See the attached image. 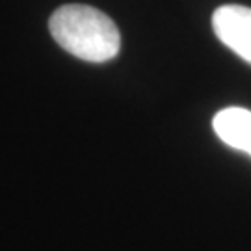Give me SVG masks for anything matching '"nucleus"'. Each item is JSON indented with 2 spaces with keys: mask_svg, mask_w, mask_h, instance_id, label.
<instances>
[{
  "mask_svg": "<svg viewBox=\"0 0 251 251\" xmlns=\"http://www.w3.org/2000/svg\"><path fill=\"white\" fill-rule=\"evenodd\" d=\"M216 136L225 145L251 156V112L240 106L220 110L212 119Z\"/></svg>",
  "mask_w": 251,
  "mask_h": 251,
  "instance_id": "3",
  "label": "nucleus"
},
{
  "mask_svg": "<svg viewBox=\"0 0 251 251\" xmlns=\"http://www.w3.org/2000/svg\"><path fill=\"white\" fill-rule=\"evenodd\" d=\"M212 28L225 47L251 63V8L238 4L220 6L212 15Z\"/></svg>",
  "mask_w": 251,
  "mask_h": 251,
  "instance_id": "2",
  "label": "nucleus"
},
{
  "mask_svg": "<svg viewBox=\"0 0 251 251\" xmlns=\"http://www.w3.org/2000/svg\"><path fill=\"white\" fill-rule=\"evenodd\" d=\"M50 34L63 50L84 62L104 63L116 58L121 37L116 23L99 9L84 4H67L49 21Z\"/></svg>",
  "mask_w": 251,
  "mask_h": 251,
  "instance_id": "1",
  "label": "nucleus"
}]
</instances>
